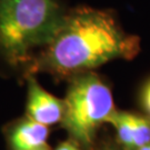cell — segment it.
Listing matches in <instances>:
<instances>
[{"mask_svg": "<svg viewBox=\"0 0 150 150\" xmlns=\"http://www.w3.org/2000/svg\"><path fill=\"white\" fill-rule=\"evenodd\" d=\"M137 51L138 39L126 35L111 15L82 7L64 15L47 45L45 61L54 72L70 75L116 58H131Z\"/></svg>", "mask_w": 150, "mask_h": 150, "instance_id": "obj_1", "label": "cell"}, {"mask_svg": "<svg viewBox=\"0 0 150 150\" xmlns=\"http://www.w3.org/2000/svg\"><path fill=\"white\" fill-rule=\"evenodd\" d=\"M56 150H79V149H78V147L76 145H74L72 142L66 141V142H62Z\"/></svg>", "mask_w": 150, "mask_h": 150, "instance_id": "obj_9", "label": "cell"}, {"mask_svg": "<svg viewBox=\"0 0 150 150\" xmlns=\"http://www.w3.org/2000/svg\"><path fill=\"white\" fill-rule=\"evenodd\" d=\"M27 115L28 118L48 127L61 121L64 101L45 90L36 79L29 78Z\"/></svg>", "mask_w": 150, "mask_h": 150, "instance_id": "obj_4", "label": "cell"}, {"mask_svg": "<svg viewBox=\"0 0 150 150\" xmlns=\"http://www.w3.org/2000/svg\"><path fill=\"white\" fill-rule=\"evenodd\" d=\"M47 137V126L27 118L11 128L9 142L12 150H33L46 146Z\"/></svg>", "mask_w": 150, "mask_h": 150, "instance_id": "obj_5", "label": "cell"}, {"mask_svg": "<svg viewBox=\"0 0 150 150\" xmlns=\"http://www.w3.org/2000/svg\"><path fill=\"white\" fill-rule=\"evenodd\" d=\"M137 150H150V142L145 146H142V147H140L139 149H137Z\"/></svg>", "mask_w": 150, "mask_h": 150, "instance_id": "obj_10", "label": "cell"}, {"mask_svg": "<svg viewBox=\"0 0 150 150\" xmlns=\"http://www.w3.org/2000/svg\"><path fill=\"white\" fill-rule=\"evenodd\" d=\"M115 111L109 87L93 74L78 77L64 100L61 121L71 137L82 145L90 144L99 126Z\"/></svg>", "mask_w": 150, "mask_h": 150, "instance_id": "obj_3", "label": "cell"}, {"mask_svg": "<svg viewBox=\"0 0 150 150\" xmlns=\"http://www.w3.org/2000/svg\"><path fill=\"white\" fill-rule=\"evenodd\" d=\"M107 122H110L116 128L118 138L120 142L123 145L125 148L128 150L134 149V131L132 126L129 120L128 112H119L113 111L111 116L108 118Z\"/></svg>", "mask_w": 150, "mask_h": 150, "instance_id": "obj_6", "label": "cell"}, {"mask_svg": "<svg viewBox=\"0 0 150 150\" xmlns=\"http://www.w3.org/2000/svg\"><path fill=\"white\" fill-rule=\"evenodd\" d=\"M129 120L132 126L134 131V149H139L140 147L150 142V121L144 117L129 113Z\"/></svg>", "mask_w": 150, "mask_h": 150, "instance_id": "obj_7", "label": "cell"}, {"mask_svg": "<svg viewBox=\"0 0 150 150\" xmlns=\"http://www.w3.org/2000/svg\"><path fill=\"white\" fill-rule=\"evenodd\" d=\"M64 15L56 0H0V50L11 64L48 45Z\"/></svg>", "mask_w": 150, "mask_h": 150, "instance_id": "obj_2", "label": "cell"}, {"mask_svg": "<svg viewBox=\"0 0 150 150\" xmlns=\"http://www.w3.org/2000/svg\"><path fill=\"white\" fill-rule=\"evenodd\" d=\"M142 102L145 106L146 110L150 113V82L146 86L144 93H142Z\"/></svg>", "mask_w": 150, "mask_h": 150, "instance_id": "obj_8", "label": "cell"}, {"mask_svg": "<svg viewBox=\"0 0 150 150\" xmlns=\"http://www.w3.org/2000/svg\"><path fill=\"white\" fill-rule=\"evenodd\" d=\"M33 150H49L47 148V146H43V147H40V148H37V149H33Z\"/></svg>", "mask_w": 150, "mask_h": 150, "instance_id": "obj_11", "label": "cell"}]
</instances>
